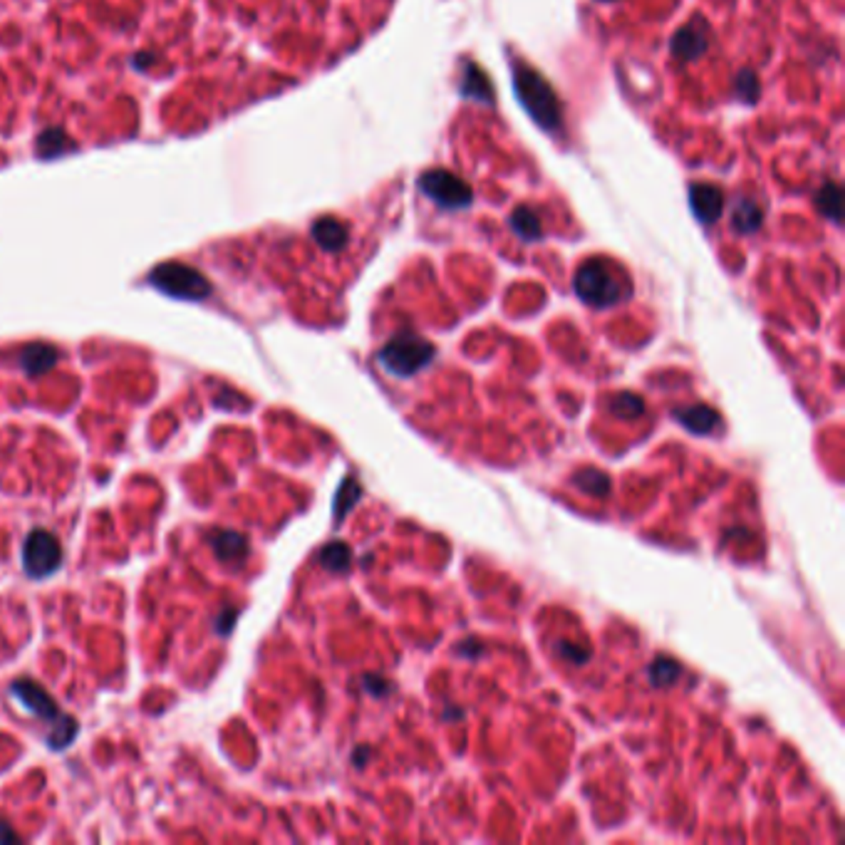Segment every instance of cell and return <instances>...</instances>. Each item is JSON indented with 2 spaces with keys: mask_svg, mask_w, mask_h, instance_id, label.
Here are the masks:
<instances>
[{
  "mask_svg": "<svg viewBox=\"0 0 845 845\" xmlns=\"http://www.w3.org/2000/svg\"><path fill=\"white\" fill-rule=\"evenodd\" d=\"M65 142H67V139L63 136V132H47V134L40 139V149H45V146L53 144V149L47 152V156L57 154V152H63L65 149Z\"/></svg>",
  "mask_w": 845,
  "mask_h": 845,
  "instance_id": "19",
  "label": "cell"
},
{
  "mask_svg": "<svg viewBox=\"0 0 845 845\" xmlns=\"http://www.w3.org/2000/svg\"><path fill=\"white\" fill-rule=\"evenodd\" d=\"M10 694H13L27 711H33L35 717L53 721V731L47 734V744L53 746V749H63V746H67L73 741L75 734H77L75 719L60 714V709H57V704L53 701V697H50L43 687H37L35 681L30 680H18L13 681Z\"/></svg>",
  "mask_w": 845,
  "mask_h": 845,
  "instance_id": "2",
  "label": "cell"
},
{
  "mask_svg": "<svg viewBox=\"0 0 845 845\" xmlns=\"http://www.w3.org/2000/svg\"><path fill=\"white\" fill-rule=\"evenodd\" d=\"M211 545H214V551L216 555L224 561V563H236V561H244L245 555V538L241 533H231V531H221L216 536L211 538Z\"/></svg>",
  "mask_w": 845,
  "mask_h": 845,
  "instance_id": "10",
  "label": "cell"
},
{
  "mask_svg": "<svg viewBox=\"0 0 845 845\" xmlns=\"http://www.w3.org/2000/svg\"><path fill=\"white\" fill-rule=\"evenodd\" d=\"M605 3H608V0H605Z\"/></svg>",
  "mask_w": 845,
  "mask_h": 845,
  "instance_id": "21",
  "label": "cell"
},
{
  "mask_svg": "<svg viewBox=\"0 0 845 845\" xmlns=\"http://www.w3.org/2000/svg\"><path fill=\"white\" fill-rule=\"evenodd\" d=\"M736 90L741 94V100L746 102H754L759 97V82H756V75L751 70H744V73L739 75V80H736Z\"/></svg>",
  "mask_w": 845,
  "mask_h": 845,
  "instance_id": "18",
  "label": "cell"
},
{
  "mask_svg": "<svg viewBox=\"0 0 845 845\" xmlns=\"http://www.w3.org/2000/svg\"><path fill=\"white\" fill-rule=\"evenodd\" d=\"M818 209L826 218H830L833 224L840 221V189H838L836 184H826L823 189L818 191Z\"/></svg>",
  "mask_w": 845,
  "mask_h": 845,
  "instance_id": "14",
  "label": "cell"
},
{
  "mask_svg": "<svg viewBox=\"0 0 845 845\" xmlns=\"http://www.w3.org/2000/svg\"><path fill=\"white\" fill-rule=\"evenodd\" d=\"M575 293L592 308H605L622 298V285L602 261H591L575 275Z\"/></svg>",
  "mask_w": 845,
  "mask_h": 845,
  "instance_id": "3",
  "label": "cell"
},
{
  "mask_svg": "<svg viewBox=\"0 0 845 845\" xmlns=\"http://www.w3.org/2000/svg\"><path fill=\"white\" fill-rule=\"evenodd\" d=\"M707 50V33L700 23L681 27L680 33L672 37V53L687 60H697Z\"/></svg>",
  "mask_w": 845,
  "mask_h": 845,
  "instance_id": "9",
  "label": "cell"
},
{
  "mask_svg": "<svg viewBox=\"0 0 845 845\" xmlns=\"http://www.w3.org/2000/svg\"><path fill=\"white\" fill-rule=\"evenodd\" d=\"M734 226L741 234H751L756 228L761 226V209L751 204V201H741L734 211Z\"/></svg>",
  "mask_w": 845,
  "mask_h": 845,
  "instance_id": "16",
  "label": "cell"
},
{
  "mask_svg": "<svg viewBox=\"0 0 845 845\" xmlns=\"http://www.w3.org/2000/svg\"><path fill=\"white\" fill-rule=\"evenodd\" d=\"M462 92L466 97H472V100H482V102H491V87L489 80L483 77L482 70L476 67V65H466L463 67V84Z\"/></svg>",
  "mask_w": 845,
  "mask_h": 845,
  "instance_id": "13",
  "label": "cell"
},
{
  "mask_svg": "<svg viewBox=\"0 0 845 845\" xmlns=\"http://www.w3.org/2000/svg\"><path fill=\"white\" fill-rule=\"evenodd\" d=\"M691 211L697 214L701 224H714L724 211V196L711 184H694L690 189Z\"/></svg>",
  "mask_w": 845,
  "mask_h": 845,
  "instance_id": "8",
  "label": "cell"
},
{
  "mask_svg": "<svg viewBox=\"0 0 845 845\" xmlns=\"http://www.w3.org/2000/svg\"><path fill=\"white\" fill-rule=\"evenodd\" d=\"M432 357V345L419 340L414 335H400L384 347L380 360L390 367L394 374L417 373L419 367H424Z\"/></svg>",
  "mask_w": 845,
  "mask_h": 845,
  "instance_id": "7",
  "label": "cell"
},
{
  "mask_svg": "<svg viewBox=\"0 0 845 845\" xmlns=\"http://www.w3.org/2000/svg\"><path fill=\"white\" fill-rule=\"evenodd\" d=\"M513 84L521 104L528 109V114L536 119L545 129H555L561 124V104L555 97L553 87L528 65L518 63L513 67Z\"/></svg>",
  "mask_w": 845,
  "mask_h": 845,
  "instance_id": "1",
  "label": "cell"
},
{
  "mask_svg": "<svg viewBox=\"0 0 845 845\" xmlns=\"http://www.w3.org/2000/svg\"><path fill=\"white\" fill-rule=\"evenodd\" d=\"M63 563L60 541L47 531H33L23 548V568L30 578H47Z\"/></svg>",
  "mask_w": 845,
  "mask_h": 845,
  "instance_id": "6",
  "label": "cell"
},
{
  "mask_svg": "<svg viewBox=\"0 0 845 845\" xmlns=\"http://www.w3.org/2000/svg\"><path fill=\"white\" fill-rule=\"evenodd\" d=\"M681 419H684V424H690L694 432H709V427L717 422V417H714L711 412H707V409H691V412H687Z\"/></svg>",
  "mask_w": 845,
  "mask_h": 845,
  "instance_id": "17",
  "label": "cell"
},
{
  "mask_svg": "<svg viewBox=\"0 0 845 845\" xmlns=\"http://www.w3.org/2000/svg\"><path fill=\"white\" fill-rule=\"evenodd\" d=\"M23 367H25L27 374H40L50 370L55 363H57V353H55L50 345H30L23 353Z\"/></svg>",
  "mask_w": 845,
  "mask_h": 845,
  "instance_id": "12",
  "label": "cell"
},
{
  "mask_svg": "<svg viewBox=\"0 0 845 845\" xmlns=\"http://www.w3.org/2000/svg\"><path fill=\"white\" fill-rule=\"evenodd\" d=\"M313 238L318 241L325 251H340L347 241V228L335 221V218H323L313 226Z\"/></svg>",
  "mask_w": 845,
  "mask_h": 845,
  "instance_id": "11",
  "label": "cell"
},
{
  "mask_svg": "<svg viewBox=\"0 0 845 845\" xmlns=\"http://www.w3.org/2000/svg\"><path fill=\"white\" fill-rule=\"evenodd\" d=\"M511 226L516 231L518 236L528 238V241H533V238L541 236V221L531 209H516L513 211V216H511Z\"/></svg>",
  "mask_w": 845,
  "mask_h": 845,
  "instance_id": "15",
  "label": "cell"
},
{
  "mask_svg": "<svg viewBox=\"0 0 845 845\" xmlns=\"http://www.w3.org/2000/svg\"><path fill=\"white\" fill-rule=\"evenodd\" d=\"M419 189L442 209H466L473 196L472 189L459 176L444 172V169H432V172L422 174Z\"/></svg>",
  "mask_w": 845,
  "mask_h": 845,
  "instance_id": "5",
  "label": "cell"
},
{
  "mask_svg": "<svg viewBox=\"0 0 845 845\" xmlns=\"http://www.w3.org/2000/svg\"><path fill=\"white\" fill-rule=\"evenodd\" d=\"M149 281H152V285H156L159 291L176 295V298L201 300L211 293L209 281H206L199 271H194V268L182 263L159 265V268L152 271Z\"/></svg>",
  "mask_w": 845,
  "mask_h": 845,
  "instance_id": "4",
  "label": "cell"
},
{
  "mask_svg": "<svg viewBox=\"0 0 845 845\" xmlns=\"http://www.w3.org/2000/svg\"><path fill=\"white\" fill-rule=\"evenodd\" d=\"M0 838H8V840H18V836H15V833H10V830L5 826H0Z\"/></svg>",
  "mask_w": 845,
  "mask_h": 845,
  "instance_id": "20",
  "label": "cell"
}]
</instances>
